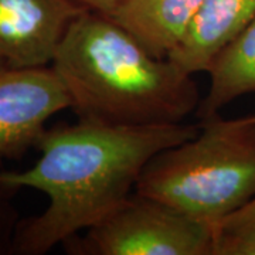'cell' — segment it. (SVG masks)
<instances>
[{
  "mask_svg": "<svg viewBox=\"0 0 255 255\" xmlns=\"http://www.w3.org/2000/svg\"><path fill=\"white\" fill-rule=\"evenodd\" d=\"M63 246L71 255H213V226L133 193Z\"/></svg>",
  "mask_w": 255,
  "mask_h": 255,
  "instance_id": "4",
  "label": "cell"
},
{
  "mask_svg": "<svg viewBox=\"0 0 255 255\" xmlns=\"http://www.w3.org/2000/svg\"><path fill=\"white\" fill-rule=\"evenodd\" d=\"M254 17L255 0H206L167 58L193 75L204 73L214 54Z\"/></svg>",
  "mask_w": 255,
  "mask_h": 255,
  "instance_id": "8",
  "label": "cell"
},
{
  "mask_svg": "<svg viewBox=\"0 0 255 255\" xmlns=\"http://www.w3.org/2000/svg\"><path fill=\"white\" fill-rule=\"evenodd\" d=\"M1 216H3V213L0 211V219H1ZM1 230H3V227H1V220H0V240H1Z\"/></svg>",
  "mask_w": 255,
  "mask_h": 255,
  "instance_id": "12",
  "label": "cell"
},
{
  "mask_svg": "<svg viewBox=\"0 0 255 255\" xmlns=\"http://www.w3.org/2000/svg\"><path fill=\"white\" fill-rule=\"evenodd\" d=\"M74 1L81 4L82 7H85L87 10L110 16L125 0H74Z\"/></svg>",
  "mask_w": 255,
  "mask_h": 255,
  "instance_id": "11",
  "label": "cell"
},
{
  "mask_svg": "<svg viewBox=\"0 0 255 255\" xmlns=\"http://www.w3.org/2000/svg\"><path fill=\"white\" fill-rule=\"evenodd\" d=\"M213 255H255V197L213 226Z\"/></svg>",
  "mask_w": 255,
  "mask_h": 255,
  "instance_id": "10",
  "label": "cell"
},
{
  "mask_svg": "<svg viewBox=\"0 0 255 255\" xmlns=\"http://www.w3.org/2000/svg\"><path fill=\"white\" fill-rule=\"evenodd\" d=\"M1 70H4V68H0V71H1Z\"/></svg>",
  "mask_w": 255,
  "mask_h": 255,
  "instance_id": "14",
  "label": "cell"
},
{
  "mask_svg": "<svg viewBox=\"0 0 255 255\" xmlns=\"http://www.w3.org/2000/svg\"><path fill=\"white\" fill-rule=\"evenodd\" d=\"M135 193L214 226L255 197V121L201 119L194 136L150 159Z\"/></svg>",
  "mask_w": 255,
  "mask_h": 255,
  "instance_id": "3",
  "label": "cell"
},
{
  "mask_svg": "<svg viewBox=\"0 0 255 255\" xmlns=\"http://www.w3.org/2000/svg\"><path fill=\"white\" fill-rule=\"evenodd\" d=\"M206 0H125L111 17L149 53L167 58L187 34Z\"/></svg>",
  "mask_w": 255,
  "mask_h": 255,
  "instance_id": "7",
  "label": "cell"
},
{
  "mask_svg": "<svg viewBox=\"0 0 255 255\" xmlns=\"http://www.w3.org/2000/svg\"><path fill=\"white\" fill-rule=\"evenodd\" d=\"M74 0H0V68L51 67L73 21Z\"/></svg>",
  "mask_w": 255,
  "mask_h": 255,
  "instance_id": "6",
  "label": "cell"
},
{
  "mask_svg": "<svg viewBox=\"0 0 255 255\" xmlns=\"http://www.w3.org/2000/svg\"><path fill=\"white\" fill-rule=\"evenodd\" d=\"M71 108L70 95L51 67L0 71V163L36 147L46 124Z\"/></svg>",
  "mask_w": 255,
  "mask_h": 255,
  "instance_id": "5",
  "label": "cell"
},
{
  "mask_svg": "<svg viewBox=\"0 0 255 255\" xmlns=\"http://www.w3.org/2000/svg\"><path fill=\"white\" fill-rule=\"evenodd\" d=\"M250 119H253V121H255V114H253V115H247Z\"/></svg>",
  "mask_w": 255,
  "mask_h": 255,
  "instance_id": "13",
  "label": "cell"
},
{
  "mask_svg": "<svg viewBox=\"0 0 255 255\" xmlns=\"http://www.w3.org/2000/svg\"><path fill=\"white\" fill-rule=\"evenodd\" d=\"M199 129L183 122L118 127L84 119L47 129L36 146L40 159L33 167L0 170V189H34L50 200L40 216L16 227L13 251L46 254L95 226L135 191L152 157L193 137Z\"/></svg>",
  "mask_w": 255,
  "mask_h": 255,
  "instance_id": "1",
  "label": "cell"
},
{
  "mask_svg": "<svg viewBox=\"0 0 255 255\" xmlns=\"http://www.w3.org/2000/svg\"><path fill=\"white\" fill-rule=\"evenodd\" d=\"M210 88L200 101V119L220 115L238 97L255 92V17L214 54L209 64Z\"/></svg>",
  "mask_w": 255,
  "mask_h": 255,
  "instance_id": "9",
  "label": "cell"
},
{
  "mask_svg": "<svg viewBox=\"0 0 255 255\" xmlns=\"http://www.w3.org/2000/svg\"><path fill=\"white\" fill-rule=\"evenodd\" d=\"M78 119L118 127L182 124L200 105L193 74L149 53L105 14L85 10L51 64Z\"/></svg>",
  "mask_w": 255,
  "mask_h": 255,
  "instance_id": "2",
  "label": "cell"
}]
</instances>
